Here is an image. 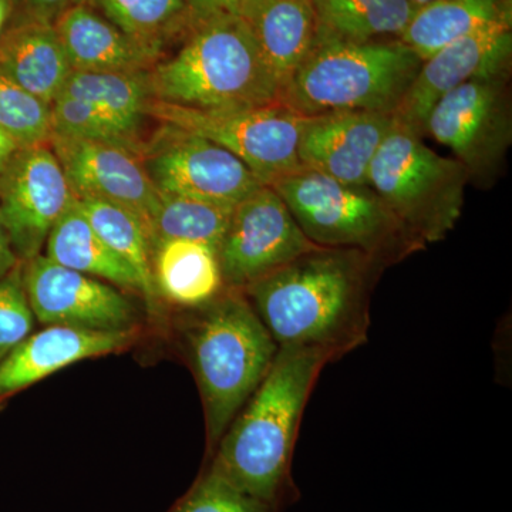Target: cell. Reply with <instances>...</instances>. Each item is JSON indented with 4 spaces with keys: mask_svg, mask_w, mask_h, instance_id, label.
Instances as JSON below:
<instances>
[{
    "mask_svg": "<svg viewBox=\"0 0 512 512\" xmlns=\"http://www.w3.org/2000/svg\"><path fill=\"white\" fill-rule=\"evenodd\" d=\"M384 266L356 249H313L242 289L278 348L332 362L369 339L370 301Z\"/></svg>",
    "mask_w": 512,
    "mask_h": 512,
    "instance_id": "1",
    "label": "cell"
},
{
    "mask_svg": "<svg viewBox=\"0 0 512 512\" xmlns=\"http://www.w3.org/2000/svg\"><path fill=\"white\" fill-rule=\"evenodd\" d=\"M332 359L320 350L279 348L271 369L212 451L210 464L239 490L278 508L301 491L292 463L303 413Z\"/></svg>",
    "mask_w": 512,
    "mask_h": 512,
    "instance_id": "2",
    "label": "cell"
},
{
    "mask_svg": "<svg viewBox=\"0 0 512 512\" xmlns=\"http://www.w3.org/2000/svg\"><path fill=\"white\" fill-rule=\"evenodd\" d=\"M153 100L235 111L281 103V87L239 16L198 23L173 56L148 72Z\"/></svg>",
    "mask_w": 512,
    "mask_h": 512,
    "instance_id": "3",
    "label": "cell"
},
{
    "mask_svg": "<svg viewBox=\"0 0 512 512\" xmlns=\"http://www.w3.org/2000/svg\"><path fill=\"white\" fill-rule=\"evenodd\" d=\"M197 309L185 329V339L212 453L264 380L279 348L239 289L224 288Z\"/></svg>",
    "mask_w": 512,
    "mask_h": 512,
    "instance_id": "4",
    "label": "cell"
},
{
    "mask_svg": "<svg viewBox=\"0 0 512 512\" xmlns=\"http://www.w3.org/2000/svg\"><path fill=\"white\" fill-rule=\"evenodd\" d=\"M423 60L399 39L353 42L318 30L315 45L281 103L303 116L372 111L394 114Z\"/></svg>",
    "mask_w": 512,
    "mask_h": 512,
    "instance_id": "5",
    "label": "cell"
},
{
    "mask_svg": "<svg viewBox=\"0 0 512 512\" xmlns=\"http://www.w3.org/2000/svg\"><path fill=\"white\" fill-rule=\"evenodd\" d=\"M271 187L318 247L356 249L384 268L427 248L369 185L339 183L302 168Z\"/></svg>",
    "mask_w": 512,
    "mask_h": 512,
    "instance_id": "6",
    "label": "cell"
},
{
    "mask_svg": "<svg viewBox=\"0 0 512 512\" xmlns=\"http://www.w3.org/2000/svg\"><path fill=\"white\" fill-rule=\"evenodd\" d=\"M468 183L460 161L440 156L397 120L367 178V185L426 247L443 241L456 228Z\"/></svg>",
    "mask_w": 512,
    "mask_h": 512,
    "instance_id": "7",
    "label": "cell"
},
{
    "mask_svg": "<svg viewBox=\"0 0 512 512\" xmlns=\"http://www.w3.org/2000/svg\"><path fill=\"white\" fill-rule=\"evenodd\" d=\"M147 117L183 128L225 148L264 185L298 173L299 137L308 116L284 103L256 109L205 111L151 99Z\"/></svg>",
    "mask_w": 512,
    "mask_h": 512,
    "instance_id": "8",
    "label": "cell"
},
{
    "mask_svg": "<svg viewBox=\"0 0 512 512\" xmlns=\"http://www.w3.org/2000/svg\"><path fill=\"white\" fill-rule=\"evenodd\" d=\"M510 73L471 80L431 109L424 136L450 148L471 183L497 180L512 144Z\"/></svg>",
    "mask_w": 512,
    "mask_h": 512,
    "instance_id": "9",
    "label": "cell"
},
{
    "mask_svg": "<svg viewBox=\"0 0 512 512\" xmlns=\"http://www.w3.org/2000/svg\"><path fill=\"white\" fill-rule=\"evenodd\" d=\"M140 158L160 194L235 207L264 185L225 148L168 124H160L144 143Z\"/></svg>",
    "mask_w": 512,
    "mask_h": 512,
    "instance_id": "10",
    "label": "cell"
},
{
    "mask_svg": "<svg viewBox=\"0 0 512 512\" xmlns=\"http://www.w3.org/2000/svg\"><path fill=\"white\" fill-rule=\"evenodd\" d=\"M318 248L303 234L278 192L271 185H262L232 211L217 249L222 281L225 288L242 291Z\"/></svg>",
    "mask_w": 512,
    "mask_h": 512,
    "instance_id": "11",
    "label": "cell"
},
{
    "mask_svg": "<svg viewBox=\"0 0 512 512\" xmlns=\"http://www.w3.org/2000/svg\"><path fill=\"white\" fill-rule=\"evenodd\" d=\"M76 200L49 144L19 148L0 173V222L20 262L40 255Z\"/></svg>",
    "mask_w": 512,
    "mask_h": 512,
    "instance_id": "12",
    "label": "cell"
},
{
    "mask_svg": "<svg viewBox=\"0 0 512 512\" xmlns=\"http://www.w3.org/2000/svg\"><path fill=\"white\" fill-rule=\"evenodd\" d=\"M23 285L33 315L43 325L121 332L134 312L114 286L56 264L46 255L25 262Z\"/></svg>",
    "mask_w": 512,
    "mask_h": 512,
    "instance_id": "13",
    "label": "cell"
},
{
    "mask_svg": "<svg viewBox=\"0 0 512 512\" xmlns=\"http://www.w3.org/2000/svg\"><path fill=\"white\" fill-rule=\"evenodd\" d=\"M512 23L500 22L451 43L424 60L394 116L424 136L431 109L446 94L471 80L511 72Z\"/></svg>",
    "mask_w": 512,
    "mask_h": 512,
    "instance_id": "14",
    "label": "cell"
},
{
    "mask_svg": "<svg viewBox=\"0 0 512 512\" xmlns=\"http://www.w3.org/2000/svg\"><path fill=\"white\" fill-rule=\"evenodd\" d=\"M49 147L76 198H97L126 208L143 221L151 237L160 194L138 154L113 144L55 134Z\"/></svg>",
    "mask_w": 512,
    "mask_h": 512,
    "instance_id": "15",
    "label": "cell"
},
{
    "mask_svg": "<svg viewBox=\"0 0 512 512\" xmlns=\"http://www.w3.org/2000/svg\"><path fill=\"white\" fill-rule=\"evenodd\" d=\"M394 126V114L372 111L308 117L299 137V163L339 183L367 185L370 165Z\"/></svg>",
    "mask_w": 512,
    "mask_h": 512,
    "instance_id": "16",
    "label": "cell"
},
{
    "mask_svg": "<svg viewBox=\"0 0 512 512\" xmlns=\"http://www.w3.org/2000/svg\"><path fill=\"white\" fill-rule=\"evenodd\" d=\"M133 338L131 330L103 332L47 326L29 335L0 362V400L80 360L126 348Z\"/></svg>",
    "mask_w": 512,
    "mask_h": 512,
    "instance_id": "17",
    "label": "cell"
},
{
    "mask_svg": "<svg viewBox=\"0 0 512 512\" xmlns=\"http://www.w3.org/2000/svg\"><path fill=\"white\" fill-rule=\"evenodd\" d=\"M67 59L79 72H150L164 56L141 45L94 5H77L55 20Z\"/></svg>",
    "mask_w": 512,
    "mask_h": 512,
    "instance_id": "18",
    "label": "cell"
},
{
    "mask_svg": "<svg viewBox=\"0 0 512 512\" xmlns=\"http://www.w3.org/2000/svg\"><path fill=\"white\" fill-rule=\"evenodd\" d=\"M239 18L248 26L282 96L318 37L311 0H245Z\"/></svg>",
    "mask_w": 512,
    "mask_h": 512,
    "instance_id": "19",
    "label": "cell"
},
{
    "mask_svg": "<svg viewBox=\"0 0 512 512\" xmlns=\"http://www.w3.org/2000/svg\"><path fill=\"white\" fill-rule=\"evenodd\" d=\"M0 72L52 104L73 72L55 23L18 10L0 39Z\"/></svg>",
    "mask_w": 512,
    "mask_h": 512,
    "instance_id": "20",
    "label": "cell"
},
{
    "mask_svg": "<svg viewBox=\"0 0 512 512\" xmlns=\"http://www.w3.org/2000/svg\"><path fill=\"white\" fill-rule=\"evenodd\" d=\"M153 276L157 293L185 308H200L225 288L217 249L187 239L156 244Z\"/></svg>",
    "mask_w": 512,
    "mask_h": 512,
    "instance_id": "21",
    "label": "cell"
},
{
    "mask_svg": "<svg viewBox=\"0 0 512 512\" xmlns=\"http://www.w3.org/2000/svg\"><path fill=\"white\" fill-rule=\"evenodd\" d=\"M500 22L512 23V2L437 0L416 9L399 40L424 62L451 43Z\"/></svg>",
    "mask_w": 512,
    "mask_h": 512,
    "instance_id": "22",
    "label": "cell"
},
{
    "mask_svg": "<svg viewBox=\"0 0 512 512\" xmlns=\"http://www.w3.org/2000/svg\"><path fill=\"white\" fill-rule=\"evenodd\" d=\"M45 247L47 258L64 268L141 293L136 271L97 234L76 201L52 229Z\"/></svg>",
    "mask_w": 512,
    "mask_h": 512,
    "instance_id": "23",
    "label": "cell"
},
{
    "mask_svg": "<svg viewBox=\"0 0 512 512\" xmlns=\"http://www.w3.org/2000/svg\"><path fill=\"white\" fill-rule=\"evenodd\" d=\"M59 97L92 104L127 133L140 136L151 99L148 72H79L73 70Z\"/></svg>",
    "mask_w": 512,
    "mask_h": 512,
    "instance_id": "24",
    "label": "cell"
},
{
    "mask_svg": "<svg viewBox=\"0 0 512 512\" xmlns=\"http://www.w3.org/2000/svg\"><path fill=\"white\" fill-rule=\"evenodd\" d=\"M76 202L97 234L136 271L141 295L150 312L156 311L158 293L153 276L154 247L146 225L133 212L111 202L97 198H77Z\"/></svg>",
    "mask_w": 512,
    "mask_h": 512,
    "instance_id": "25",
    "label": "cell"
},
{
    "mask_svg": "<svg viewBox=\"0 0 512 512\" xmlns=\"http://www.w3.org/2000/svg\"><path fill=\"white\" fill-rule=\"evenodd\" d=\"M114 25L164 56L198 25L185 0H93Z\"/></svg>",
    "mask_w": 512,
    "mask_h": 512,
    "instance_id": "26",
    "label": "cell"
},
{
    "mask_svg": "<svg viewBox=\"0 0 512 512\" xmlns=\"http://www.w3.org/2000/svg\"><path fill=\"white\" fill-rule=\"evenodd\" d=\"M319 26L353 42L400 39L416 8L409 0H311Z\"/></svg>",
    "mask_w": 512,
    "mask_h": 512,
    "instance_id": "27",
    "label": "cell"
},
{
    "mask_svg": "<svg viewBox=\"0 0 512 512\" xmlns=\"http://www.w3.org/2000/svg\"><path fill=\"white\" fill-rule=\"evenodd\" d=\"M232 211L234 207L217 202L160 194L157 211L151 221L153 247L168 239H187L218 249L231 221Z\"/></svg>",
    "mask_w": 512,
    "mask_h": 512,
    "instance_id": "28",
    "label": "cell"
},
{
    "mask_svg": "<svg viewBox=\"0 0 512 512\" xmlns=\"http://www.w3.org/2000/svg\"><path fill=\"white\" fill-rule=\"evenodd\" d=\"M0 128L19 148L45 146L53 136L50 104L0 72Z\"/></svg>",
    "mask_w": 512,
    "mask_h": 512,
    "instance_id": "29",
    "label": "cell"
},
{
    "mask_svg": "<svg viewBox=\"0 0 512 512\" xmlns=\"http://www.w3.org/2000/svg\"><path fill=\"white\" fill-rule=\"evenodd\" d=\"M52 127L55 136L97 141L127 148L141 156L144 141L123 130L106 114L86 101L57 97L52 104Z\"/></svg>",
    "mask_w": 512,
    "mask_h": 512,
    "instance_id": "30",
    "label": "cell"
},
{
    "mask_svg": "<svg viewBox=\"0 0 512 512\" xmlns=\"http://www.w3.org/2000/svg\"><path fill=\"white\" fill-rule=\"evenodd\" d=\"M170 512H282L239 490L210 463Z\"/></svg>",
    "mask_w": 512,
    "mask_h": 512,
    "instance_id": "31",
    "label": "cell"
},
{
    "mask_svg": "<svg viewBox=\"0 0 512 512\" xmlns=\"http://www.w3.org/2000/svg\"><path fill=\"white\" fill-rule=\"evenodd\" d=\"M33 315L20 265L0 278V362L32 333Z\"/></svg>",
    "mask_w": 512,
    "mask_h": 512,
    "instance_id": "32",
    "label": "cell"
},
{
    "mask_svg": "<svg viewBox=\"0 0 512 512\" xmlns=\"http://www.w3.org/2000/svg\"><path fill=\"white\" fill-rule=\"evenodd\" d=\"M19 12L55 23L62 13L77 5H94L93 0H16Z\"/></svg>",
    "mask_w": 512,
    "mask_h": 512,
    "instance_id": "33",
    "label": "cell"
},
{
    "mask_svg": "<svg viewBox=\"0 0 512 512\" xmlns=\"http://www.w3.org/2000/svg\"><path fill=\"white\" fill-rule=\"evenodd\" d=\"M197 23L221 16H239L245 0H185Z\"/></svg>",
    "mask_w": 512,
    "mask_h": 512,
    "instance_id": "34",
    "label": "cell"
},
{
    "mask_svg": "<svg viewBox=\"0 0 512 512\" xmlns=\"http://www.w3.org/2000/svg\"><path fill=\"white\" fill-rule=\"evenodd\" d=\"M18 256L10 245L8 235H6L5 228L0 222V278L12 272L16 266L19 265Z\"/></svg>",
    "mask_w": 512,
    "mask_h": 512,
    "instance_id": "35",
    "label": "cell"
},
{
    "mask_svg": "<svg viewBox=\"0 0 512 512\" xmlns=\"http://www.w3.org/2000/svg\"><path fill=\"white\" fill-rule=\"evenodd\" d=\"M19 146L0 128V173L5 170L6 165L12 157L18 153Z\"/></svg>",
    "mask_w": 512,
    "mask_h": 512,
    "instance_id": "36",
    "label": "cell"
},
{
    "mask_svg": "<svg viewBox=\"0 0 512 512\" xmlns=\"http://www.w3.org/2000/svg\"><path fill=\"white\" fill-rule=\"evenodd\" d=\"M16 12H18V2L16 0H0V39L9 29Z\"/></svg>",
    "mask_w": 512,
    "mask_h": 512,
    "instance_id": "37",
    "label": "cell"
},
{
    "mask_svg": "<svg viewBox=\"0 0 512 512\" xmlns=\"http://www.w3.org/2000/svg\"><path fill=\"white\" fill-rule=\"evenodd\" d=\"M410 3L414 6V8L419 9L423 8V6L430 5V3L437 2V0H409Z\"/></svg>",
    "mask_w": 512,
    "mask_h": 512,
    "instance_id": "38",
    "label": "cell"
},
{
    "mask_svg": "<svg viewBox=\"0 0 512 512\" xmlns=\"http://www.w3.org/2000/svg\"><path fill=\"white\" fill-rule=\"evenodd\" d=\"M497 2H503V3H505V2H512V0H497Z\"/></svg>",
    "mask_w": 512,
    "mask_h": 512,
    "instance_id": "39",
    "label": "cell"
}]
</instances>
